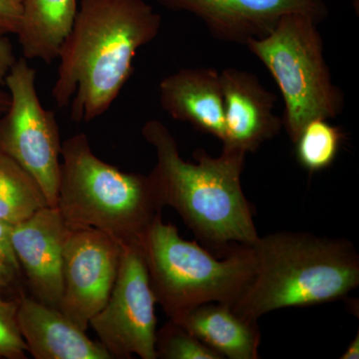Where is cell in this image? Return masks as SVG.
I'll return each instance as SVG.
<instances>
[{
  "label": "cell",
  "instance_id": "obj_16",
  "mask_svg": "<svg viewBox=\"0 0 359 359\" xmlns=\"http://www.w3.org/2000/svg\"><path fill=\"white\" fill-rule=\"evenodd\" d=\"M18 42L25 59L50 65L72 27L77 0H22Z\"/></svg>",
  "mask_w": 359,
  "mask_h": 359
},
{
  "label": "cell",
  "instance_id": "obj_22",
  "mask_svg": "<svg viewBox=\"0 0 359 359\" xmlns=\"http://www.w3.org/2000/svg\"><path fill=\"white\" fill-rule=\"evenodd\" d=\"M22 13V0H0V37L18 34Z\"/></svg>",
  "mask_w": 359,
  "mask_h": 359
},
{
  "label": "cell",
  "instance_id": "obj_6",
  "mask_svg": "<svg viewBox=\"0 0 359 359\" xmlns=\"http://www.w3.org/2000/svg\"><path fill=\"white\" fill-rule=\"evenodd\" d=\"M318 25L304 14H285L269 34L245 45L282 93L283 127L292 143L311 120L334 119L344 109V94L332 81Z\"/></svg>",
  "mask_w": 359,
  "mask_h": 359
},
{
  "label": "cell",
  "instance_id": "obj_15",
  "mask_svg": "<svg viewBox=\"0 0 359 359\" xmlns=\"http://www.w3.org/2000/svg\"><path fill=\"white\" fill-rule=\"evenodd\" d=\"M174 321L222 358H259V325L238 316L230 304L221 302L200 304Z\"/></svg>",
  "mask_w": 359,
  "mask_h": 359
},
{
  "label": "cell",
  "instance_id": "obj_24",
  "mask_svg": "<svg viewBox=\"0 0 359 359\" xmlns=\"http://www.w3.org/2000/svg\"><path fill=\"white\" fill-rule=\"evenodd\" d=\"M359 358V334H356L353 341L347 346L346 351L340 356V359H358Z\"/></svg>",
  "mask_w": 359,
  "mask_h": 359
},
{
  "label": "cell",
  "instance_id": "obj_14",
  "mask_svg": "<svg viewBox=\"0 0 359 359\" xmlns=\"http://www.w3.org/2000/svg\"><path fill=\"white\" fill-rule=\"evenodd\" d=\"M159 95L161 107L170 117L224 141V96L219 71L182 68L160 82Z\"/></svg>",
  "mask_w": 359,
  "mask_h": 359
},
{
  "label": "cell",
  "instance_id": "obj_7",
  "mask_svg": "<svg viewBox=\"0 0 359 359\" xmlns=\"http://www.w3.org/2000/svg\"><path fill=\"white\" fill-rule=\"evenodd\" d=\"M20 58L6 78L11 104L0 115V151L36 180L50 207L57 204L60 130L55 113L45 109L36 90V71Z\"/></svg>",
  "mask_w": 359,
  "mask_h": 359
},
{
  "label": "cell",
  "instance_id": "obj_23",
  "mask_svg": "<svg viewBox=\"0 0 359 359\" xmlns=\"http://www.w3.org/2000/svg\"><path fill=\"white\" fill-rule=\"evenodd\" d=\"M13 45L8 37H0V86L6 85V78L16 62Z\"/></svg>",
  "mask_w": 359,
  "mask_h": 359
},
{
  "label": "cell",
  "instance_id": "obj_10",
  "mask_svg": "<svg viewBox=\"0 0 359 359\" xmlns=\"http://www.w3.org/2000/svg\"><path fill=\"white\" fill-rule=\"evenodd\" d=\"M175 11L202 20L212 36L233 43H249L273 29L285 14L301 13L320 23L328 15L325 0H158Z\"/></svg>",
  "mask_w": 359,
  "mask_h": 359
},
{
  "label": "cell",
  "instance_id": "obj_2",
  "mask_svg": "<svg viewBox=\"0 0 359 359\" xmlns=\"http://www.w3.org/2000/svg\"><path fill=\"white\" fill-rule=\"evenodd\" d=\"M142 135L155 149L157 163L148 176L162 209H174L196 237L216 249L257 242L254 211L241 181L245 153L223 148L221 155L212 157L198 149L195 162H187L159 120L146 122Z\"/></svg>",
  "mask_w": 359,
  "mask_h": 359
},
{
  "label": "cell",
  "instance_id": "obj_17",
  "mask_svg": "<svg viewBox=\"0 0 359 359\" xmlns=\"http://www.w3.org/2000/svg\"><path fill=\"white\" fill-rule=\"evenodd\" d=\"M47 205L36 180L0 151V222L15 226Z\"/></svg>",
  "mask_w": 359,
  "mask_h": 359
},
{
  "label": "cell",
  "instance_id": "obj_5",
  "mask_svg": "<svg viewBox=\"0 0 359 359\" xmlns=\"http://www.w3.org/2000/svg\"><path fill=\"white\" fill-rule=\"evenodd\" d=\"M139 245L156 302L172 320L208 302L233 306L256 273L252 245H233L224 259H217L197 243L184 240L176 226L164 223L161 214Z\"/></svg>",
  "mask_w": 359,
  "mask_h": 359
},
{
  "label": "cell",
  "instance_id": "obj_18",
  "mask_svg": "<svg viewBox=\"0 0 359 359\" xmlns=\"http://www.w3.org/2000/svg\"><path fill=\"white\" fill-rule=\"evenodd\" d=\"M344 138L342 130L328 120H311L294 142L297 162L309 173L327 169L339 154Z\"/></svg>",
  "mask_w": 359,
  "mask_h": 359
},
{
  "label": "cell",
  "instance_id": "obj_9",
  "mask_svg": "<svg viewBox=\"0 0 359 359\" xmlns=\"http://www.w3.org/2000/svg\"><path fill=\"white\" fill-rule=\"evenodd\" d=\"M121 252L122 245L107 233L70 226L63 252V290L58 309L85 332L108 301Z\"/></svg>",
  "mask_w": 359,
  "mask_h": 359
},
{
  "label": "cell",
  "instance_id": "obj_4",
  "mask_svg": "<svg viewBox=\"0 0 359 359\" xmlns=\"http://www.w3.org/2000/svg\"><path fill=\"white\" fill-rule=\"evenodd\" d=\"M56 207L70 226L96 229L121 245H139L163 210L148 175L101 160L84 133L62 143Z\"/></svg>",
  "mask_w": 359,
  "mask_h": 359
},
{
  "label": "cell",
  "instance_id": "obj_19",
  "mask_svg": "<svg viewBox=\"0 0 359 359\" xmlns=\"http://www.w3.org/2000/svg\"><path fill=\"white\" fill-rule=\"evenodd\" d=\"M155 348L157 359H223L172 320L157 330Z\"/></svg>",
  "mask_w": 359,
  "mask_h": 359
},
{
  "label": "cell",
  "instance_id": "obj_13",
  "mask_svg": "<svg viewBox=\"0 0 359 359\" xmlns=\"http://www.w3.org/2000/svg\"><path fill=\"white\" fill-rule=\"evenodd\" d=\"M18 323L27 353L35 359H112L60 309L23 292L18 297Z\"/></svg>",
  "mask_w": 359,
  "mask_h": 359
},
{
  "label": "cell",
  "instance_id": "obj_20",
  "mask_svg": "<svg viewBox=\"0 0 359 359\" xmlns=\"http://www.w3.org/2000/svg\"><path fill=\"white\" fill-rule=\"evenodd\" d=\"M18 297L8 299L0 292V358H27V347L18 323Z\"/></svg>",
  "mask_w": 359,
  "mask_h": 359
},
{
  "label": "cell",
  "instance_id": "obj_3",
  "mask_svg": "<svg viewBox=\"0 0 359 359\" xmlns=\"http://www.w3.org/2000/svg\"><path fill=\"white\" fill-rule=\"evenodd\" d=\"M252 247L256 273L231 306L250 323L278 309L339 301L359 285L358 252L346 238L278 231Z\"/></svg>",
  "mask_w": 359,
  "mask_h": 359
},
{
  "label": "cell",
  "instance_id": "obj_21",
  "mask_svg": "<svg viewBox=\"0 0 359 359\" xmlns=\"http://www.w3.org/2000/svg\"><path fill=\"white\" fill-rule=\"evenodd\" d=\"M13 226L0 222V292L15 287L22 276L18 255L11 241Z\"/></svg>",
  "mask_w": 359,
  "mask_h": 359
},
{
  "label": "cell",
  "instance_id": "obj_11",
  "mask_svg": "<svg viewBox=\"0 0 359 359\" xmlns=\"http://www.w3.org/2000/svg\"><path fill=\"white\" fill-rule=\"evenodd\" d=\"M69 224L57 207L40 210L13 226L11 241L33 297L59 308L62 297L63 252Z\"/></svg>",
  "mask_w": 359,
  "mask_h": 359
},
{
  "label": "cell",
  "instance_id": "obj_8",
  "mask_svg": "<svg viewBox=\"0 0 359 359\" xmlns=\"http://www.w3.org/2000/svg\"><path fill=\"white\" fill-rule=\"evenodd\" d=\"M156 304L140 245H122L113 289L89 327L112 358L157 359Z\"/></svg>",
  "mask_w": 359,
  "mask_h": 359
},
{
  "label": "cell",
  "instance_id": "obj_1",
  "mask_svg": "<svg viewBox=\"0 0 359 359\" xmlns=\"http://www.w3.org/2000/svg\"><path fill=\"white\" fill-rule=\"evenodd\" d=\"M162 18L144 0H80L59 48L52 88L58 108L89 123L107 112L133 74L137 51L159 34Z\"/></svg>",
  "mask_w": 359,
  "mask_h": 359
},
{
  "label": "cell",
  "instance_id": "obj_12",
  "mask_svg": "<svg viewBox=\"0 0 359 359\" xmlns=\"http://www.w3.org/2000/svg\"><path fill=\"white\" fill-rule=\"evenodd\" d=\"M221 75L224 107L223 148L256 152L280 133L282 118L273 112L276 97L254 73L224 68Z\"/></svg>",
  "mask_w": 359,
  "mask_h": 359
},
{
  "label": "cell",
  "instance_id": "obj_25",
  "mask_svg": "<svg viewBox=\"0 0 359 359\" xmlns=\"http://www.w3.org/2000/svg\"><path fill=\"white\" fill-rule=\"evenodd\" d=\"M11 104V96L8 91L0 89V115L6 113Z\"/></svg>",
  "mask_w": 359,
  "mask_h": 359
}]
</instances>
